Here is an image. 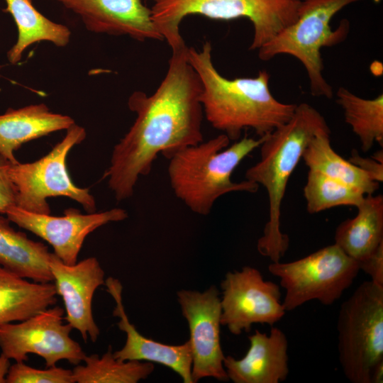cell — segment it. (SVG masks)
I'll use <instances>...</instances> for the list:
<instances>
[{"instance_id": "obj_1", "label": "cell", "mask_w": 383, "mask_h": 383, "mask_svg": "<svg viewBox=\"0 0 383 383\" xmlns=\"http://www.w3.org/2000/svg\"><path fill=\"white\" fill-rule=\"evenodd\" d=\"M187 48L172 52L167 73L152 94L135 91L128 98L136 118L114 146L104 174L118 201L133 196L138 179L150 172L159 155L169 159L204 140L202 85L187 60Z\"/></svg>"}, {"instance_id": "obj_2", "label": "cell", "mask_w": 383, "mask_h": 383, "mask_svg": "<svg viewBox=\"0 0 383 383\" xmlns=\"http://www.w3.org/2000/svg\"><path fill=\"white\" fill-rule=\"evenodd\" d=\"M187 57L201 82L204 116L230 140H239L245 129L253 130L260 137L267 135L294 114L296 104L281 102L272 94L266 70L255 77L230 79L222 76L212 62L209 41L201 50L188 47Z\"/></svg>"}, {"instance_id": "obj_3", "label": "cell", "mask_w": 383, "mask_h": 383, "mask_svg": "<svg viewBox=\"0 0 383 383\" xmlns=\"http://www.w3.org/2000/svg\"><path fill=\"white\" fill-rule=\"evenodd\" d=\"M325 131L331 130L318 110L307 103L296 104L292 118L265 136L259 147V161L245 172V179L262 186L267 194L269 219L257 249L272 262L280 261L289 245L288 235L280 228L281 206L289 179L309 141Z\"/></svg>"}, {"instance_id": "obj_4", "label": "cell", "mask_w": 383, "mask_h": 383, "mask_svg": "<svg viewBox=\"0 0 383 383\" xmlns=\"http://www.w3.org/2000/svg\"><path fill=\"white\" fill-rule=\"evenodd\" d=\"M266 135L257 139L245 136L228 146L230 139L221 133L175 152L168 159L167 173L176 197L194 213L206 216L215 202L226 194L255 193L257 184L247 179L233 182L231 176Z\"/></svg>"}, {"instance_id": "obj_5", "label": "cell", "mask_w": 383, "mask_h": 383, "mask_svg": "<svg viewBox=\"0 0 383 383\" xmlns=\"http://www.w3.org/2000/svg\"><path fill=\"white\" fill-rule=\"evenodd\" d=\"M154 25L172 52L185 48L180 24L189 15L231 21L250 20L253 38L249 48L258 50L297 18L301 0H150Z\"/></svg>"}, {"instance_id": "obj_6", "label": "cell", "mask_w": 383, "mask_h": 383, "mask_svg": "<svg viewBox=\"0 0 383 383\" xmlns=\"http://www.w3.org/2000/svg\"><path fill=\"white\" fill-rule=\"evenodd\" d=\"M362 0H301L296 20L257 50L260 60L268 61L279 55L296 57L307 73L311 93L331 99L333 89L323 74L321 49L344 41L350 23L343 19L333 30V17L344 7Z\"/></svg>"}, {"instance_id": "obj_7", "label": "cell", "mask_w": 383, "mask_h": 383, "mask_svg": "<svg viewBox=\"0 0 383 383\" xmlns=\"http://www.w3.org/2000/svg\"><path fill=\"white\" fill-rule=\"evenodd\" d=\"M338 360L352 383H371L383 360V286L362 282L340 306L337 321Z\"/></svg>"}, {"instance_id": "obj_8", "label": "cell", "mask_w": 383, "mask_h": 383, "mask_svg": "<svg viewBox=\"0 0 383 383\" xmlns=\"http://www.w3.org/2000/svg\"><path fill=\"white\" fill-rule=\"evenodd\" d=\"M65 136L39 160L9 164V176L16 192V206L40 214H50L48 198L66 196L82 206L87 213L96 211V201L89 188L76 186L67 171L71 149L86 138L85 129L74 123Z\"/></svg>"}, {"instance_id": "obj_9", "label": "cell", "mask_w": 383, "mask_h": 383, "mask_svg": "<svg viewBox=\"0 0 383 383\" xmlns=\"http://www.w3.org/2000/svg\"><path fill=\"white\" fill-rule=\"evenodd\" d=\"M268 270L285 289L282 305L286 311L313 300L332 305L360 272L357 262L335 243L296 260L272 262Z\"/></svg>"}, {"instance_id": "obj_10", "label": "cell", "mask_w": 383, "mask_h": 383, "mask_svg": "<svg viewBox=\"0 0 383 383\" xmlns=\"http://www.w3.org/2000/svg\"><path fill=\"white\" fill-rule=\"evenodd\" d=\"M65 311L60 306L48 308L20 321L0 326L1 353L15 362L28 360V354L44 359L47 367L62 360L79 365L86 354L70 334L73 329L64 323Z\"/></svg>"}, {"instance_id": "obj_11", "label": "cell", "mask_w": 383, "mask_h": 383, "mask_svg": "<svg viewBox=\"0 0 383 383\" xmlns=\"http://www.w3.org/2000/svg\"><path fill=\"white\" fill-rule=\"evenodd\" d=\"M221 288V324L235 335L250 331L255 323L272 326L285 315L279 286L255 267L227 272Z\"/></svg>"}, {"instance_id": "obj_12", "label": "cell", "mask_w": 383, "mask_h": 383, "mask_svg": "<svg viewBox=\"0 0 383 383\" xmlns=\"http://www.w3.org/2000/svg\"><path fill=\"white\" fill-rule=\"evenodd\" d=\"M177 295L189 328L193 383L206 377L228 382L221 344L219 291L212 285L203 292L182 289Z\"/></svg>"}, {"instance_id": "obj_13", "label": "cell", "mask_w": 383, "mask_h": 383, "mask_svg": "<svg viewBox=\"0 0 383 383\" xmlns=\"http://www.w3.org/2000/svg\"><path fill=\"white\" fill-rule=\"evenodd\" d=\"M5 214L10 221L47 241L52 247L54 254L69 265L77 262L78 255L89 234L109 223L128 218L126 211L120 208L87 214L70 209L62 216H53L13 206L8 209Z\"/></svg>"}, {"instance_id": "obj_14", "label": "cell", "mask_w": 383, "mask_h": 383, "mask_svg": "<svg viewBox=\"0 0 383 383\" xmlns=\"http://www.w3.org/2000/svg\"><path fill=\"white\" fill-rule=\"evenodd\" d=\"M50 268L57 295L64 302L65 320L77 330L84 342H96L100 331L92 314L91 302L96 289L104 284L105 272L94 257L75 264H65L54 253H50Z\"/></svg>"}, {"instance_id": "obj_15", "label": "cell", "mask_w": 383, "mask_h": 383, "mask_svg": "<svg viewBox=\"0 0 383 383\" xmlns=\"http://www.w3.org/2000/svg\"><path fill=\"white\" fill-rule=\"evenodd\" d=\"M77 15L93 33L163 40L142 0H52Z\"/></svg>"}, {"instance_id": "obj_16", "label": "cell", "mask_w": 383, "mask_h": 383, "mask_svg": "<svg viewBox=\"0 0 383 383\" xmlns=\"http://www.w3.org/2000/svg\"><path fill=\"white\" fill-rule=\"evenodd\" d=\"M104 284L116 302L113 315L119 318L117 326L126 335L123 347L113 352V356L123 361L139 360L162 365L175 372L183 382L193 383L192 357L189 340L181 345H172L145 337L130 322L126 313L122 301L123 287L120 281L109 277Z\"/></svg>"}, {"instance_id": "obj_17", "label": "cell", "mask_w": 383, "mask_h": 383, "mask_svg": "<svg viewBox=\"0 0 383 383\" xmlns=\"http://www.w3.org/2000/svg\"><path fill=\"white\" fill-rule=\"evenodd\" d=\"M250 347L241 359L228 355L223 366L234 383H279L289 372L288 340L277 327L270 334L256 330L248 336Z\"/></svg>"}, {"instance_id": "obj_18", "label": "cell", "mask_w": 383, "mask_h": 383, "mask_svg": "<svg viewBox=\"0 0 383 383\" xmlns=\"http://www.w3.org/2000/svg\"><path fill=\"white\" fill-rule=\"evenodd\" d=\"M74 123L72 117L54 113L43 103L9 109L0 115V156L16 164L14 152L23 143L67 130Z\"/></svg>"}, {"instance_id": "obj_19", "label": "cell", "mask_w": 383, "mask_h": 383, "mask_svg": "<svg viewBox=\"0 0 383 383\" xmlns=\"http://www.w3.org/2000/svg\"><path fill=\"white\" fill-rule=\"evenodd\" d=\"M356 208L355 217L338 226L334 240L347 255L360 262L383 243V196L365 195Z\"/></svg>"}, {"instance_id": "obj_20", "label": "cell", "mask_w": 383, "mask_h": 383, "mask_svg": "<svg viewBox=\"0 0 383 383\" xmlns=\"http://www.w3.org/2000/svg\"><path fill=\"white\" fill-rule=\"evenodd\" d=\"M10 222L0 215V266L33 282L53 281L49 265L51 252L48 247L14 230Z\"/></svg>"}, {"instance_id": "obj_21", "label": "cell", "mask_w": 383, "mask_h": 383, "mask_svg": "<svg viewBox=\"0 0 383 383\" xmlns=\"http://www.w3.org/2000/svg\"><path fill=\"white\" fill-rule=\"evenodd\" d=\"M56 296L54 283L29 282L0 266V326L50 308Z\"/></svg>"}, {"instance_id": "obj_22", "label": "cell", "mask_w": 383, "mask_h": 383, "mask_svg": "<svg viewBox=\"0 0 383 383\" xmlns=\"http://www.w3.org/2000/svg\"><path fill=\"white\" fill-rule=\"evenodd\" d=\"M4 10L9 13L18 29V38L8 51L10 63L21 61L23 52L31 45L41 41H48L57 47L66 46L71 37L70 30L65 25L55 23L40 13L31 0H5Z\"/></svg>"}, {"instance_id": "obj_23", "label": "cell", "mask_w": 383, "mask_h": 383, "mask_svg": "<svg viewBox=\"0 0 383 383\" xmlns=\"http://www.w3.org/2000/svg\"><path fill=\"white\" fill-rule=\"evenodd\" d=\"M331 131L315 135L305 148L302 158L311 170L360 189L365 195L374 194L379 183L365 172L339 155L332 148Z\"/></svg>"}, {"instance_id": "obj_24", "label": "cell", "mask_w": 383, "mask_h": 383, "mask_svg": "<svg viewBox=\"0 0 383 383\" xmlns=\"http://www.w3.org/2000/svg\"><path fill=\"white\" fill-rule=\"evenodd\" d=\"M336 102L342 108L345 121L358 137L363 152L369 151L375 143L383 145V94L364 99L340 87Z\"/></svg>"}, {"instance_id": "obj_25", "label": "cell", "mask_w": 383, "mask_h": 383, "mask_svg": "<svg viewBox=\"0 0 383 383\" xmlns=\"http://www.w3.org/2000/svg\"><path fill=\"white\" fill-rule=\"evenodd\" d=\"M83 362L84 365H77L72 370L77 383H137L148 378L155 368L147 361L116 359L111 345L101 356L86 355Z\"/></svg>"}, {"instance_id": "obj_26", "label": "cell", "mask_w": 383, "mask_h": 383, "mask_svg": "<svg viewBox=\"0 0 383 383\" xmlns=\"http://www.w3.org/2000/svg\"><path fill=\"white\" fill-rule=\"evenodd\" d=\"M304 196L307 211L314 214L340 206L357 207L365 194L356 187L309 170Z\"/></svg>"}, {"instance_id": "obj_27", "label": "cell", "mask_w": 383, "mask_h": 383, "mask_svg": "<svg viewBox=\"0 0 383 383\" xmlns=\"http://www.w3.org/2000/svg\"><path fill=\"white\" fill-rule=\"evenodd\" d=\"M72 370L57 367L45 370L30 367L24 362L11 365L6 383H74Z\"/></svg>"}, {"instance_id": "obj_28", "label": "cell", "mask_w": 383, "mask_h": 383, "mask_svg": "<svg viewBox=\"0 0 383 383\" xmlns=\"http://www.w3.org/2000/svg\"><path fill=\"white\" fill-rule=\"evenodd\" d=\"M357 263L360 271L368 274L372 282L383 286V243L371 255Z\"/></svg>"}, {"instance_id": "obj_29", "label": "cell", "mask_w": 383, "mask_h": 383, "mask_svg": "<svg viewBox=\"0 0 383 383\" xmlns=\"http://www.w3.org/2000/svg\"><path fill=\"white\" fill-rule=\"evenodd\" d=\"M9 163L6 160L0 162V213L4 214L16 206L15 188L8 173Z\"/></svg>"}, {"instance_id": "obj_30", "label": "cell", "mask_w": 383, "mask_h": 383, "mask_svg": "<svg viewBox=\"0 0 383 383\" xmlns=\"http://www.w3.org/2000/svg\"><path fill=\"white\" fill-rule=\"evenodd\" d=\"M348 161L368 174L375 182H382L383 162L378 161L373 157H362L357 151L351 152Z\"/></svg>"}, {"instance_id": "obj_31", "label": "cell", "mask_w": 383, "mask_h": 383, "mask_svg": "<svg viewBox=\"0 0 383 383\" xmlns=\"http://www.w3.org/2000/svg\"><path fill=\"white\" fill-rule=\"evenodd\" d=\"M11 366L10 359L0 354V383L6 382V376Z\"/></svg>"}, {"instance_id": "obj_32", "label": "cell", "mask_w": 383, "mask_h": 383, "mask_svg": "<svg viewBox=\"0 0 383 383\" xmlns=\"http://www.w3.org/2000/svg\"><path fill=\"white\" fill-rule=\"evenodd\" d=\"M383 382V360L379 362L374 367L372 376L371 383H382Z\"/></svg>"}, {"instance_id": "obj_33", "label": "cell", "mask_w": 383, "mask_h": 383, "mask_svg": "<svg viewBox=\"0 0 383 383\" xmlns=\"http://www.w3.org/2000/svg\"><path fill=\"white\" fill-rule=\"evenodd\" d=\"M4 160H4L3 157H1L0 156V162H2V161H4Z\"/></svg>"}, {"instance_id": "obj_34", "label": "cell", "mask_w": 383, "mask_h": 383, "mask_svg": "<svg viewBox=\"0 0 383 383\" xmlns=\"http://www.w3.org/2000/svg\"><path fill=\"white\" fill-rule=\"evenodd\" d=\"M1 67L0 66V68H1Z\"/></svg>"}]
</instances>
